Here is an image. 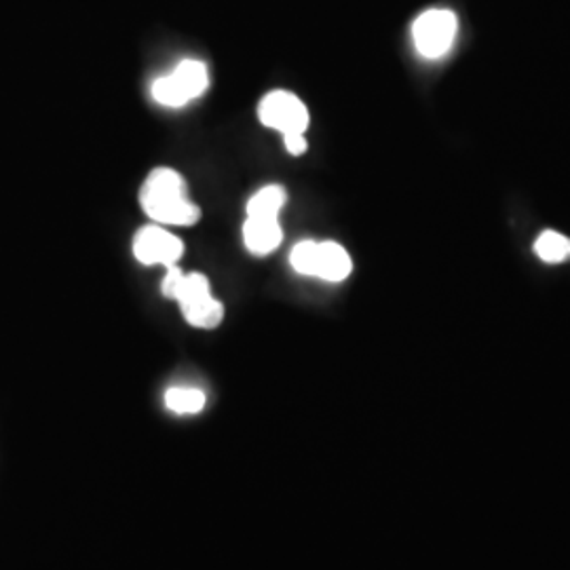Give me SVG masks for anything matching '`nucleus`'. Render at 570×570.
Returning a JSON list of instances; mask_svg holds the SVG:
<instances>
[{"mask_svg": "<svg viewBox=\"0 0 570 570\" xmlns=\"http://www.w3.org/2000/svg\"><path fill=\"white\" fill-rule=\"evenodd\" d=\"M287 202V193L279 184H268L247 202V216L252 218H279Z\"/></svg>", "mask_w": 570, "mask_h": 570, "instance_id": "nucleus-9", "label": "nucleus"}, {"mask_svg": "<svg viewBox=\"0 0 570 570\" xmlns=\"http://www.w3.org/2000/svg\"><path fill=\"white\" fill-rule=\"evenodd\" d=\"M153 98L167 108H183L188 104L169 75L159 77L157 81L153 82Z\"/></svg>", "mask_w": 570, "mask_h": 570, "instance_id": "nucleus-13", "label": "nucleus"}, {"mask_svg": "<svg viewBox=\"0 0 570 570\" xmlns=\"http://www.w3.org/2000/svg\"><path fill=\"white\" fill-rule=\"evenodd\" d=\"M258 119L268 129H275L284 136L306 134L311 121L305 102L296 94L284 89L266 94L258 106Z\"/></svg>", "mask_w": 570, "mask_h": 570, "instance_id": "nucleus-4", "label": "nucleus"}, {"mask_svg": "<svg viewBox=\"0 0 570 570\" xmlns=\"http://www.w3.org/2000/svg\"><path fill=\"white\" fill-rule=\"evenodd\" d=\"M140 204L157 225L193 226L202 220L199 205L188 199L183 176L171 167H157L148 174L140 190Z\"/></svg>", "mask_w": 570, "mask_h": 570, "instance_id": "nucleus-1", "label": "nucleus"}, {"mask_svg": "<svg viewBox=\"0 0 570 570\" xmlns=\"http://www.w3.org/2000/svg\"><path fill=\"white\" fill-rule=\"evenodd\" d=\"M207 397L202 389L171 387L165 393V406L174 414H199L204 412Z\"/></svg>", "mask_w": 570, "mask_h": 570, "instance_id": "nucleus-10", "label": "nucleus"}, {"mask_svg": "<svg viewBox=\"0 0 570 570\" xmlns=\"http://www.w3.org/2000/svg\"><path fill=\"white\" fill-rule=\"evenodd\" d=\"M165 296L183 308L184 320L193 327L214 330L225 320V306L212 296L209 279L204 273H184L178 265L167 266L164 285Z\"/></svg>", "mask_w": 570, "mask_h": 570, "instance_id": "nucleus-2", "label": "nucleus"}, {"mask_svg": "<svg viewBox=\"0 0 570 570\" xmlns=\"http://www.w3.org/2000/svg\"><path fill=\"white\" fill-rule=\"evenodd\" d=\"M351 271H353V263L343 245L334 244V242L320 244L315 277L338 284V282H345L346 277L351 275Z\"/></svg>", "mask_w": 570, "mask_h": 570, "instance_id": "nucleus-7", "label": "nucleus"}, {"mask_svg": "<svg viewBox=\"0 0 570 570\" xmlns=\"http://www.w3.org/2000/svg\"><path fill=\"white\" fill-rule=\"evenodd\" d=\"M317 252H320V244L317 242H301V244L294 245L292 252H289V265L305 275V277H315V271H317Z\"/></svg>", "mask_w": 570, "mask_h": 570, "instance_id": "nucleus-12", "label": "nucleus"}, {"mask_svg": "<svg viewBox=\"0 0 570 570\" xmlns=\"http://www.w3.org/2000/svg\"><path fill=\"white\" fill-rule=\"evenodd\" d=\"M534 252L539 254L541 261L546 263H562L570 258V239L556 233V230H546L537 244H534Z\"/></svg>", "mask_w": 570, "mask_h": 570, "instance_id": "nucleus-11", "label": "nucleus"}, {"mask_svg": "<svg viewBox=\"0 0 570 570\" xmlns=\"http://www.w3.org/2000/svg\"><path fill=\"white\" fill-rule=\"evenodd\" d=\"M459 30V20L449 9H429L421 13L412 26V39L416 45V51L428 58L438 60L446 56L450 47L454 45Z\"/></svg>", "mask_w": 570, "mask_h": 570, "instance_id": "nucleus-3", "label": "nucleus"}, {"mask_svg": "<svg viewBox=\"0 0 570 570\" xmlns=\"http://www.w3.org/2000/svg\"><path fill=\"white\" fill-rule=\"evenodd\" d=\"M171 81L180 89L186 102L202 98L209 87V70L204 61L184 60L169 72Z\"/></svg>", "mask_w": 570, "mask_h": 570, "instance_id": "nucleus-8", "label": "nucleus"}, {"mask_svg": "<svg viewBox=\"0 0 570 570\" xmlns=\"http://www.w3.org/2000/svg\"><path fill=\"white\" fill-rule=\"evenodd\" d=\"M183 254V239L161 225L144 226L134 237V256L142 265L174 266Z\"/></svg>", "mask_w": 570, "mask_h": 570, "instance_id": "nucleus-5", "label": "nucleus"}, {"mask_svg": "<svg viewBox=\"0 0 570 570\" xmlns=\"http://www.w3.org/2000/svg\"><path fill=\"white\" fill-rule=\"evenodd\" d=\"M285 150L294 157H301L306 153V138L305 134H289L284 136Z\"/></svg>", "mask_w": 570, "mask_h": 570, "instance_id": "nucleus-14", "label": "nucleus"}, {"mask_svg": "<svg viewBox=\"0 0 570 570\" xmlns=\"http://www.w3.org/2000/svg\"><path fill=\"white\" fill-rule=\"evenodd\" d=\"M284 242V230L279 218H252L247 216L244 225V244L254 256L273 254Z\"/></svg>", "mask_w": 570, "mask_h": 570, "instance_id": "nucleus-6", "label": "nucleus"}]
</instances>
